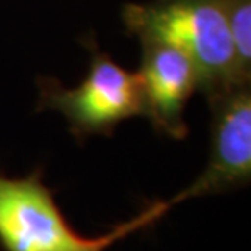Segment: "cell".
I'll use <instances>...</instances> for the list:
<instances>
[{"label": "cell", "mask_w": 251, "mask_h": 251, "mask_svg": "<svg viewBox=\"0 0 251 251\" xmlns=\"http://www.w3.org/2000/svg\"><path fill=\"white\" fill-rule=\"evenodd\" d=\"M123 20L139 41H157L196 67L199 92L212 98L245 82L224 0H150L127 3Z\"/></svg>", "instance_id": "obj_1"}, {"label": "cell", "mask_w": 251, "mask_h": 251, "mask_svg": "<svg viewBox=\"0 0 251 251\" xmlns=\"http://www.w3.org/2000/svg\"><path fill=\"white\" fill-rule=\"evenodd\" d=\"M172 199L149 202L130 220L108 233L87 237L75 230L59 207L43 172L26 176L0 173V248L3 251H106L121 240L145 230L173 207Z\"/></svg>", "instance_id": "obj_2"}, {"label": "cell", "mask_w": 251, "mask_h": 251, "mask_svg": "<svg viewBox=\"0 0 251 251\" xmlns=\"http://www.w3.org/2000/svg\"><path fill=\"white\" fill-rule=\"evenodd\" d=\"M39 109L59 111L70 132L83 142L92 135H111L126 119L144 116V97L137 72L95 48L88 72L77 87H62L52 78L39 82Z\"/></svg>", "instance_id": "obj_3"}, {"label": "cell", "mask_w": 251, "mask_h": 251, "mask_svg": "<svg viewBox=\"0 0 251 251\" xmlns=\"http://www.w3.org/2000/svg\"><path fill=\"white\" fill-rule=\"evenodd\" d=\"M210 150L204 172L172 198L186 199L230 193L251 181V83H240L209 98Z\"/></svg>", "instance_id": "obj_4"}, {"label": "cell", "mask_w": 251, "mask_h": 251, "mask_svg": "<svg viewBox=\"0 0 251 251\" xmlns=\"http://www.w3.org/2000/svg\"><path fill=\"white\" fill-rule=\"evenodd\" d=\"M142 48L137 77L144 97V118L158 134L183 140L188 135L184 111L199 90L196 67L172 46L157 41H139Z\"/></svg>", "instance_id": "obj_5"}, {"label": "cell", "mask_w": 251, "mask_h": 251, "mask_svg": "<svg viewBox=\"0 0 251 251\" xmlns=\"http://www.w3.org/2000/svg\"><path fill=\"white\" fill-rule=\"evenodd\" d=\"M243 80L251 82V0H224Z\"/></svg>", "instance_id": "obj_6"}]
</instances>
